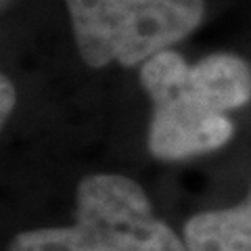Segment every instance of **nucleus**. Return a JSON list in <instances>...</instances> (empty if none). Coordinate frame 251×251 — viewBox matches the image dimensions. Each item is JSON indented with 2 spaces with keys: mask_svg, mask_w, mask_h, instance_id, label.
<instances>
[{
  "mask_svg": "<svg viewBox=\"0 0 251 251\" xmlns=\"http://www.w3.org/2000/svg\"><path fill=\"white\" fill-rule=\"evenodd\" d=\"M74 40L92 69L143 65L201 25L205 0H65Z\"/></svg>",
  "mask_w": 251,
  "mask_h": 251,
  "instance_id": "7ed1b4c3",
  "label": "nucleus"
},
{
  "mask_svg": "<svg viewBox=\"0 0 251 251\" xmlns=\"http://www.w3.org/2000/svg\"><path fill=\"white\" fill-rule=\"evenodd\" d=\"M140 86L153 105L149 151L161 161H180L232 138L226 113L251 100V65L232 52H214L191 65L168 49L140 65Z\"/></svg>",
  "mask_w": 251,
  "mask_h": 251,
  "instance_id": "f257e3e1",
  "label": "nucleus"
},
{
  "mask_svg": "<svg viewBox=\"0 0 251 251\" xmlns=\"http://www.w3.org/2000/svg\"><path fill=\"white\" fill-rule=\"evenodd\" d=\"M74 224L19 232L9 251H186L184 241L153 214L136 180L86 176L75 191Z\"/></svg>",
  "mask_w": 251,
  "mask_h": 251,
  "instance_id": "f03ea898",
  "label": "nucleus"
},
{
  "mask_svg": "<svg viewBox=\"0 0 251 251\" xmlns=\"http://www.w3.org/2000/svg\"><path fill=\"white\" fill-rule=\"evenodd\" d=\"M182 241L186 251H251V188L237 205L191 216Z\"/></svg>",
  "mask_w": 251,
  "mask_h": 251,
  "instance_id": "20e7f679",
  "label": "nucleus"
},
{
  "mask_svg": "<svg viewBox=\"0 0 251 251\" xmlns=\"http://www.w3.org/2000/svg\"><path fill=\"white\" fill-rule=\"evenodd\" d=\"M0 115H2V122H6V117L13 113L15 103H17V92H15V86L6 75H2L0 80Z\"/></svg>",
  "mask_w": 251,
  "mask_h": 251,
  "instance_id": "39448f33",
  "label": "nucleus"
}]
</instances>
